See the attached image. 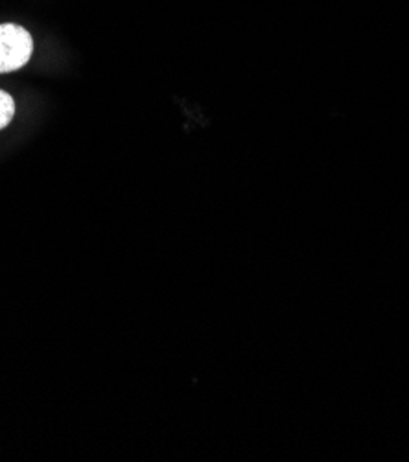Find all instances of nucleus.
<instances>
[{"mask_svg":"<svg viewBox=\"0 0 409 462\" xmlns=\"http://www.w3.org/2000/svg\"><path fill=\"white\" fill-rule=\"evenodd\" d=\"M33 54V39L19 24H0V74H8L28 65Z\"/></svg>","mask_w":409,"mask_h":462,"instance_id":"nucleus-1","label":"nucleus"},{"mask_svg":"<svg viewBox=\"0 0 409 462\" xmlns=\"http://www.w3.org/2000/svg\"><path fill=\"white\" fill-rule=\"evenodd\" d=\"M15 116V102L6 90H0V129L12 124Z\"/></svg>","mask_w":409,"mask_h":462,"instance_id":"nucleus-2","label":"nucleus"}]
</instances>
